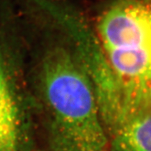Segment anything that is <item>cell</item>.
I'll return each instance as SVG.
<instances>
[{"label":"cell","mask_w":151,"mask_h":151,"mask_svg":"<svg viewBox=\"0 0 151 151\" xmlns=\"http://www.w3.org/2000/svg\"><path fill=\"white\" fill-rule=\"evenodd\" d=\"M31 1L37 14L60 30L77 50L93 83L106 129L114 128L125 118V113L93 24L64 0Z\"/></svg>","instance_id":"obj_3"},{"label":"cell","mask_w":151,"mask_h":151,"mask_svg":"<svg viewBox=\"0 0 151 151\" xmlns=\"http://www.w3.org/2000/svg\"><path fill=\"white\" fill-rule=\"evenodd\" d=\"M107 137L109 151H151V111L130 116Z\"/></svg>","instance_id":"obj_5"},{"label":"cell","mask_w":151,"mask_h":151,"mask_svg":"<svg viewBox=\"0 0 151 151\" xmlns=\"http://www.w3.org/2000/svg\"><path fill=\"white\" fill-rule=\"evenodd\" d=\"M92 24L121 98L124 119L151 111V0H112Z\"/></svg>","instance_id":"obj_2"},{"label":"cell","mask_w":151,"mask_h":151,"mask_svg":"<svg viewBox=\"0 0 151 151\" xmlns=\"http://www.w3.org/2000/svg\"><path fill=\"white\" fill-rule=\"evenodd\" d=\"M0 22V151H34L36 109L22 58Z\"/></svg>","instance_id":"obj_4"},{"label":"cell","mask_w":151,"mask_h":151,"mask_svg":"<svg viewBox=\"0 0 151 151\" xmlns=\"http://www.w3.org/2000/svg\"><path fill=\"white\" fill-rule=\"evenodd\" d=\"M48 26L35 54L32 96L50 151H109L93 83L61 31Z\"/></svg>","instance_id":"obj_1"}]
</instances>
